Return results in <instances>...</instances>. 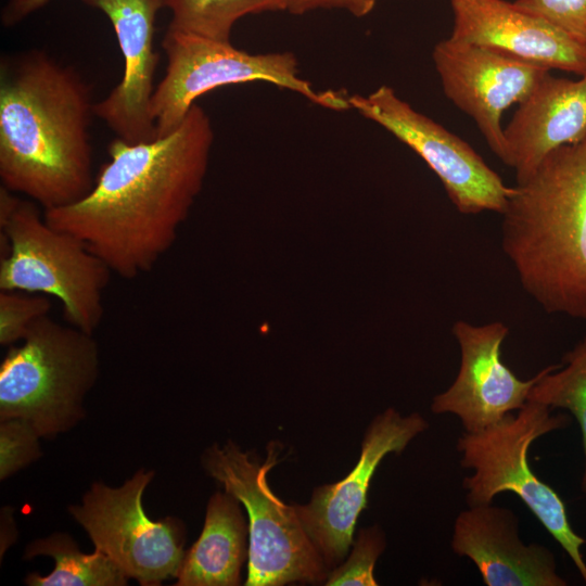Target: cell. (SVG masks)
I'll return each instance as SVG.
<instances>
[{
	"mask_svg": "<svg viewBox=\"0 0 586 586\" xmlns=\"http://www.w3.org/2000/svg\"><path fill=\"white\" fill-rule=\"evenodd\" d=\"M213 142L211 118L196 103L167 135L136 143L116 137L91 191L43 211L44 219L120 278L148 273L175 243L202 189Z\"/></svg>",
	"mask_w": 586,
	"mask_h": 586,
	"instance_id": "obj_1",
	"label": "cell"
},
{
	"mask_svg": "<svg viewBox=\"0 0 586 586\" xmlns=\"http://www.w3.org/2000/svg\"><path fill=\"white\" fill-rule=\"evenodd\" d=\"M91 86L75 67L41 50L0 62L2 187L46 209L84 199L92 189Z\"/></svg>",
	"mask_w": 586,
	"mask_h": 586,
	"instance_id": "obj_2",
	"label": "cell"
},
{
	"mask_svg": "<svg viewBox=\"0 0 586 586\" xmlns=\"http://www.w3.org/2000/svg\"><path fill=\"white\" fill-rule=\"evenodd\" d=\"M500 215L502 252L526 294L548 314L586 320V136L518 181Z\"/></svg>",
	"mask_w": 586,
	"mask_h": 586,
	"instance_id": "obj_3",
	"label": "cell"
},
{
	"mask_svg": "<svg viewBox=\"0 0 586 586\" xmlns=\"http://www.w3.org/2000/svg\"><path fill=\"white\" fill-rule=\"evenodd\" d=\"M0 290L54 296L64 319L93 334L104 313L109 266L77 237L49 225L34 201L0 188Z\"/></svg>",
	"mask_w": 586,
	"mask_h": 586,
	"instance_id": "obj_4",
	"label": "cell"
},
{
	"mask_svg": "<svg viewBox=\"0 0 586 586\" xmlns=\"http://www.w3.org/2000/svg\"><path fill=\"white\" fill-rule=\"evenodd\" d=\"M99 374L92 334L49 315L38 319L0 367V419L28 422L49 437L75 425Z\"/></svg>",
	"mask_w": 586,
	"mask_h": 586,
	"instance_id": "obj_5",
	"label": "cell"
},
{
	"mask_svg": "<svg viewBox=\"0 0 586 586\" xmlns=\"http://www.w3.org/2000/svg\"><path fill=\"white\" fill-rule=\"evenodd\" d=\"M546 405L527 400L517 413L477 432H464L457 442L460 464L471 469L462 487L468 507L492 504L504 492L514 493L568 553L586 585L582 547L586 539L570 524L564 501L540 481L528 464V450L538 437L571 423L563 413H551Z\"/></svg>",
	"mask_w": 586,
	"mask_h": 586,
	"instance_id": "obj_6",
	"label": "cell"
},
{
	"mask_svg": "<svg viewBox=\"0 0 586 586\" xmlns=\"http://www.w3.org/2000/svg\"><path fill=\"white\" fill-rule=\"evenodd\" d=\"M281 446L271 442L267 457L243 451L229 441L207 448L204 469L234 496L249 514V565L246 586L321 583L330 573L302 526L293 505L270 489L267 475L278 463Z\"/></svg>",
	"mask_w": 586,
	"mask_h": 586,
	"instance_id": "obj_7",
	"label": "cell"
},
{
	"mask_svg": "<svg viewBox=\"0 0 586 586\" xmlns=\"http://www.w3.org/2000/svg\"><path fill=\"white\" fill-rule=\"evenodd\" d=\"M162 46L167 66L151 102L157 136L174 130L199 97L228 85L265 81L294 91L324 109H351L346 92L318 91L301 78L297 59L291 52L254 54L235 48L230 41L169 27Z\"/></svg>",
	"mask_w": 586,
	"mask_h": 586,
	"instance_id": "obj_8",
	"label": "cell"
},
{
	"mask_svg": "<svg viewBox=\"0 0 586 586\" xmlns=\"http://www.w3.org/2000/svg\"><path fill=\"white\" fill-rule=\"evenodd\" d=\"M351 109L416 152L441 180L448 199L463 215L501 214L513 191L464 140L416 111L390 86L367 95H349Z\"/></svg>",
	"mask_w": 586,
	"mask_h": 586,
	"instance_id": "obj_9",
	"label": "cell"
},
{
	"mask_svg": "<svg viewBox=\"0 0 586 586\" xmlns=\"http://www.w3.org/2000/svg\"><path fill=\"white\" fill-rule=\"evenodd\" d=\"M152 479V471L139 470L117 488L94 483L82 504L69 508L95 549L144 586L176 577L186 552L178 522H156L144 512L142 496Z\"/></svg>",
	"mask_w": 586,
	"mask_h": 586,
	"instance_id": "obj_10",
	"label": "cell"
},
{
	"mask_svg": "<svg viewBox=\"0 0 586 586\" xmlns=\"http://www.w3.org/2000/svg\"><path fill=\"white\" fill-rule=\"evenodd\" d=\"M428 426L417 412L404 417L387 408L368 426L355 468L341 481L316 487L306 505H293L329 572L342 563L353 545L358 515L366 508L370 482L382 459L400 454Z\"/></svg>",
	"mask_w": 586,
	"mask_h": 586,
	"instance_id": "obj_11",
	"label": "cell"
},
{
	"mask_svg": "<svg viewBox=\"0 0 586 586\" xmlns=\"http://www.w3.org/2000/svg\"><path fill=\"white\" fill-rule=\"evenodd\" d=\"M432 59L445 95L473 119L502 161L505 111L526 100L550 69L451 37L434 46Z\"/></svg>",
	"mask_w": 586,
	"mask_h": 586,
	"instance_id": "obj_12",
	"label": "cell"
},
{
	"mask_svg": "<svg viewBox=\"0 0 586 586\" xmlns=\"http://www.w3.org/2000/svg\"><path fill=\"white\" fill-rule=\"evenodd\" d=\"M451 332L461 360L456 379L431 404L434 413H453L466 432L481 431L521 409L545 369L530 380L519 379L500 356L509 328L501 321L474 326L457 320Z\"/></svg>",
	"mask_w": 586,
	"mask_h": 586,
	"instance_id": "obj_13",
	"label": "cell"
},
{
	"mask_svg": "<svg viewBox=\"0 0 586 586\" xmlns=\"http://www.w3.org/2000/svg\"><path fill=\"white\" fill-rule=\"evenodd\" d=\"M110 20L124 60L120 81L100 102L94 114L127 142L157 137L151 113L158 53L154 50L155 18L163 0H81Z\"/></svg>",
	"mask_w": 586,
	"mask_h": 586,
	"instance_id": "obj_14",
	"label": "cell"
},
{
	"mask_svg": "<svg viewBox=\"0 0 586 586\" xmlns=\"http://www.w3.org/2000/svg\"><path fill=\"white\" fill-rule=\"evenodd\" d=\"M449 37L548 69L586 75V44L506 0H450Z\"/></svg>",
	"mask_w": 586,
	"mask_h": 586,
	"instance_id": "obj_15",
	"label": "cell"
},
{
	"mask_svg": "<svg viewBox=\"0 0 586 586\" xmlns=\"http://www.w3.org/2000/svg\"><path fill=\"white\" fill-rule=\"evenodd\" d=\"M451 549L469 558L487 586H566L555 555L539 544L525 545L512 510L493 504L468 507L454 523Z\"/></svg>",
	"mask_w": 586,
	"mask_h": 586,
	"instance_id": "obj_16",
	"label": "cell"
},
{
	"mask_svg": "<svg viewBox=\"0 0 586 586\" xmlns=\"http://www.w3.org/2000/svg\"><path fill=\"white\" fill-rule=\"evenodd\" d=\"M502 163L525 179L551 151L586 136V75L578 80L548 72L504 127Z\"/></svg>",
	"mask_w": 586,
	"mask_h": 586,
	"instance_id": "obj_17",
	"label": "cell"
},
{
	"mask_svg": "<svg viewBox=\"0 0 586 586\" xmlns=\"http://www.w3.org/2000/svg\"><path fill=\"white\" fill-rule=\"evenodd\" d=\"M240 501L231 494L217 492L206 508L199 539L184 552L177 573L179 586H234L249 556V526Z\"/></svg>",
	"mask_w": 586,
	"mask_h": 586,
	"instance_id": "obj_18",
	"label": "cell"
},
{
	"mask_svg": "<svg viewBox=\"0 0 586 586\" xmlns=\"http://www.w3.org/2000/svg\"><path fill=\"white\" fill-rule=\"evenodd\" d=\"M49 556L54 570L48 576L30 573L25 582L30 586H122L129 578L104 552H80L75 540L63 533L37 539L27 546L26 558Z\"/></svg>",
	"mask_w": 586,
	"mask_h": 586,
	"instance_id": "obj_19",
	"label": "cell"
},
{
	"mask_svg": "<svg viewBox=\"0 0 586 586\" xmlns=\"http://www.w3.org/2000/svg\"><path fill=\"white\" fill-rule=\"evenodd\" d=\"M171 11L169 28L215 40L230 41L243 16L284 11L282 0H163Z\"/></svg>",
	"mask_w": 586,
	"mask_h": 586,
	"instance_id": "obj_20",
	"label": "cell"
},
{
	"mask_svg": "<svg viewBox=\"0 0 586 586\" xmlns=\"http://www.w3.org/2000/svg\"><path fill=\"white\" fill-rule=\"evenodd\" d=\"M562 361L563 364L545 368L544 374L530 391L527 400L551 409H566L576 419L584 451L581 488L586 494V333L573 349L563 356Z\"/></svg>",
	"mask_w": 586,
	"mask_h": 586,
	"instance_id": "obj_21",
	"label": "cell"
},
{
	"mask_svg": "<svg viewBox=\"0 0 586 586\" xmlns=\"http://www.w3.org/2000/svg\"><path fill=\"white\" fill-rule=\"evenodd\" d=\"M385 546V535L378 525L359 530L349 557L330 571L324 584L377 586L373 570Z\"/></svg>",
	"mask_w": 586,
	"mask_h": 586,
	"instance_id": "obj_22",
	"label": "cell"
},
{
	"mask_svg": "<svg viewBox=\"0 0 586 586\" xmlns=\"http://www.w3.org/2000/svg\"><path fill=\"white\" fill-rule=\"evenodd\" d=\"M52 303L43 294L0 290V344L23 341L31 326L48 316Z\"/></svg>",
	"mask_w": 586,
	"mask_h": 586,
	"instance_id": "obj_23",
	"label": "cell"
},
{
	"mask_svg": "<svg viewBox=\"0 0 586 586\" xmlns=\"http://www.w3.org/2000/svg\"><path fill=\"white\" fill-rule=\"evenodd\" d=\"M38 432L25 420L12 418L0 424V477L4 480L40 456Z\"/></svg>",
	"mask_w": 586,
	"mask_h": 586,
	"instance_id": "obj_24",
	"label": "cell"
},
{
	"mask_svg": "<svg viewBox=\"0 0 586 586\" xmlns=\"http://www.w3.org/2000/svg\"><path fill=\"white\" fill-rule=\"evenodd\" d=\"M513 3L586 44V0H514Z\"/></svg>",
	"mask_w": 586,
	"mask_h": 586,
	"instance_id": "obj_25",
	"label": "cell"
},
{
	"mask_svg": "<svg viewBox=\"0 0 586 586\" xmlns=\"http://www.w3.org/2000/svg\"><path fill=\"white\" fill-rule=\"evenodd\" d=\"M378 0H282L284 11L304 14L317 9H341L356 17L368 15Z\"/></svg>",
	"mask_w": 586,
	"mask_h": 586,
	"instance_id": "obj_26",
	"label": "cell"
},
{
	"mask_svg": "<svg viewBox=\"0 0 586 586\" xmlns=\"http://www.w3.org/2000/svg\"><path fill=\"white\" fill-rule=\"evenodd\" d=\"M50 0H8L1 11V23L4 27H13L22 23L30 14L44 7Z\"/></svg>",
	"mask_w": 586,
	"mask_h": 586,
	"instance_id": "obj_27",
	"label": "cell"
}]
</instances>
